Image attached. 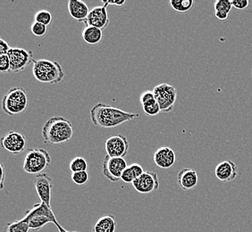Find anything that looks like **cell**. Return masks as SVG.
<instances>
[{
  "instance_id": "obj_1",
  "label": "cell",
  "mask_w": 252,
  "mask_h": 232,
  "mask_svg": "<svg viewBox=\"0 0 252 232\" xmlns=\"http://www.w3.org/2000/svg\"><path fill=\"white\" fill-rule=\"evenodd\" d=\"M90 116L94 125L104 129H114L126 121L134 120L140 115L124 111L107 104L98 103L91 109Z\"/></svg>"
},
{
  "instance_id": "obj_2",
  "label": "cell",
  "mask_w": 252,
  "mask_h": 232,
  "mask_svg": "<svg viewBox=\"0 0 252 232\" xmlns=\"http://www.w3.org/2000/svg\"><path fill=\"white\" fill-rule=\"evenodd\" d=\"M73 136V124L66 118L54 116L49 118L42 127V138L46 145L67 143Z\"/></svg>"
},
{
  "instance_id": "obj_3",
  "label": "cell",
  "mask_w": 252,
  "mask_h": 232,
  "mask_svg": "<svg viewBox=\"0 0 252 232\" xmlns=\"http://www.w3.org/2000/svg\"><path fill=\"white\" fill-rule=\"evenodd\" d=\"M32 74L36 81L50 85L61 83L65 75L63 67L59 62L49 59L34 60Z\"/></svg>"
},
{
  "instance_id": "obj_4",
  "label": "cell",
  "mask_w": 252,
  "mask_h": 232,
  "mask_svg": "<svg viewBox=\"0 0 252 232\" xmlns=\"http://www.w3.org/2000/svg\"><path fill=\"white\" fill-rule=\"evenodd\" d=\"M22 220L29 223L30 229L35 232L43 229L49 223H54L55 225L59 223L51 207L43 202L33 204V206L25 213Z\"/></svg>"
},
{
  "instance_id": "obj_5",
  "label": "cell",
  "mask_w": 252,
  "mask_h": 232,
  "mask_svg": "<svg viewBox=\"0 0 252 232\" xmlns=\"http://www.w3.org/2000/svg\"><path fill=\"white\" fill-rule=\"evenodd\" d=\"M29 98L24 87H15L5 95L2 100V109L10 116L21 115L27 109Z\"/></svg>"
},
{
  "instance_id": "obj_6",
  "label": "cell",
  "mask_w": 252,
  "mask_h": 232,
  "mask_svg": "<svg viewBox=\"0 0 252 232\" xmlns=\"http://www.w3.org/2000/svg\"><path fill=\"white\" fill-rule=\"evenodd\" d=\"M51 164L49 152L43 148H32L25 155L23 169L26 174L39 175Z\"/></svg>"
},
{
  "instance_id": "obj_7",
  "label": "cell",
  "mask_w": 252,
  "mask_h": 232,
  "mask_svg": "<svg viewBox=\"0 0 252 232\" xmlns=\"http://www.w3.org/2000/svg\"><path fill=\"white\" fill-rule=\"evenodd\" d=\"M156 101L159 105L161 113L173 111L177 99V90L174 86L167 83H161L153 88Z\"/></svg>"
},
{
  "instance_id": "obj_8",
  "label": "cell",
  "mask_w": 252,
  "mask_h": 232,
  "mask_svg": "<svg viewBox=\"0 0 252 232\" xmlns=\"http://www.w3.org/2000/svg\"><path fill=\"white\" fill-rule=\"evenodd\" d=\"M125 158L111 157L106 155L102 164V174L111 182H118L122 178L124 171L128 167Z\"/></svg>"
},
{
  "instance_id": "obj_9",
  "label": "cell",
  "mask_w": 252,
  "mask_h": 232,
  "mask_svg": "<svg viewBox=\"0 0 252 232\" xmlns=\"http://www.w3.org/2000/svg\"><path fill=\"white\" fill-rule=\"evenodd\" d=\"M11 63V73L24 72L30 63H33L34 55L32 50L12 48L8 53Z\"/></svg>"
},
{
  "instance_id": "obj_10",
  "label": "cell",
  "mask_w": 252,
  "mask_h": 232,
  "mask_svg": "<svg viewBox=\"0 0 252 232\" xmlns=\"http://www.w3.org/2000/svg\"><path fill=\"white\" fill-rule=\"evenodd\" d=\"M34 186L36 192L39 196L40 202L46 203L51 207V200L53 193V179L47 174L36 175L34 178Z\"/></svg>"
},
{
  "instance_id": "obj_11",
  "label": "cell",
  "mask_w": 252,
  "mask_h": 232,
  "mask_svg": "<svg viewBox=\"0 0 252 232\" xmlns=\"http://www.w3.org/2000/svg\"><path fill=\"white\" fill-rule=\"evenodd\" d=\"M1 145L13 155H20L26 148L27 140L25 136L16 131H10L1 139Z\"/></svg>"
},
{
  "instance_id": "obj_12",
  "label": "cell",
  "mask_w": 252,
  "mask_h": 232,
  "mask_svg": "<svg viewBox=\"0 0 252 232\" xmlns=\"http://www.w3.org/2000/svg\"><path fill=\"white\" fill-rule=\"evenodd\" d=\"M105 148L108 156L124 158L128 154L130 145L126 136L116 134L107 139Z\"/></svg>"
},
{
  "instance_id": "obj_13",
  "label": "cell",
  "mask_w": 252,
  "mask_h": 232,
  "mask_svg": "<svg viewBox=\"0 0 252 232\" xmlns=\"http://www.w3.org/2000/svg\"><path fill=\"white\" fill-rule=\"evenodd\" d=\"M132 186L137 192L151 194L159 189V180L155 173L144 172V174L132 182Z\"/></svg>"
},
{
  "instance_id": "obj_14",
  "label": "cell",
  "mask_w": 252,
  "mask_h": 232,
  "mask_svg": "<svg viewBox=\"0 0 252 232\" xmlns=\"http://www.w3.org/2000/svg\"><path fill=\"white\" fill-rule=\"evenodd\" d=\"M107 6V4L103 3V5L93 7L89 13L87 19L84 22L85 26H93L101 30L107 29L109 25Z\"/></svg>"
},
{
  "instance_id": "obj_15",
  "label": "cell",
  "mask_w": 252,
  "mask_h": 232,
  "mask_svg": "<svg viewBox=\"0 0 252 232\" xmlns=\"http://www.w3.org/2000/svg\"><path fill=\"white\" fill-rule=\"evenodd\" d=\"M217 179L223 182H230L237 177V166L231 160H225L217 165L215 169Z\"/></svg>"
},
{
  "instance_id": "obj_16",
  "label": "cell",
  "mask_w": 252,
  "mask_h": 232,
  "mask_svg": "<svg viewBox=\"0 0 252 232\" xmlns=\"http://www.w3.org/2000/svg\"><path fill=\"white\" fill-rule=\"evenodd\" d=\"M153 160L161 169H169L175 165L176 156L172 148L168 146H161L156 150Z\"/></svg>"
},
{
  "instance_id": "obj_17",
  "label": "cell",
  "mask_w": 252,
  "mask_h": 232,
  "mask_svg": "<svg viewBox=\"0 0 252 232\" xmlns=\"http://www.w3.org/2000/svg\"><path fill=\"white\" fill-rule=\"evenodd\" d=\"M177 181L181 189L188 191L196 188L199 183V176L196 170L185 168L177 175Z\"/></svg>"
},
{
  "instance_id": "obj_18",
  "label": "cell",
  "mask_w": 252,
  "mask_h": 232,
  "mask_svg": "<svg viewBox=\"0 0 252 232\" xmlns=\"http://www.w3.org/2000/svg\"><path fill=\"white\" fill-rule=\"evenodd\" d=\"M68 11L72 18L80 23H84L91 10L89 9L87 4L82 0H70L68 2Z\"/></svg>"
},
{
  "instance_id": "obj_19",
  "label": "cell",
  "mask_w": 252,
  "mask_h": 232,
  "mask_svg": "<svg viewBox=\"0 0 252 232\" xmlns=\"http://www.w3.org/2000/svg\"><path fill=\"white\" fill-rule=\"evenodd\" d=\"M117 222L111 215H104L97 219L93 225V232H116Z\"/></svg>"
},
{
  "instance_id": "obj_20",
  "label": "cell",
  "mask_w": 252,
  "mask_h": 232,
  "mask_svg": "<svg viewBox=\"0 0 252 232\" xmlns=\"http://www.w3.org/2000/svg\"><path fill=\"white\" fill-rule=\"evenodd\" d=\"M82 37L89 45H97L103 39V30L93 26H85L82 32Z\"/></svg>"
},
{
  "instance_id": "obj_21",
  "label": "cell",
  "mask_w": 252,
  "mask_h": 232,
  "mask_svg": "<svg viewBox=\"0 0 252 232\" xmlns=\"http://www.w3.org/2000/svg\"><path fill=\"white\" fill-rule=\"evenodd\" d=\"M30 231L31 229L29 223L21 219L19 221L7 223L4 228L3 232H30Z\"/></svg>"
},
{
  "instance_id": "obj_22",
  "label": "cell",
  "mask_w": 252,
  "mask_h": 232,
  "mask_svg": "<svg viewBox=\"0 0 252 232\" xmlns=\"http://www.w3.org/2000/svg\"><path fill=\"white\" fill-rule=\"evenodd\" d=\"M170 5L173 9L179 13H186L193 7V0H171Z\"/></svg>"
},
{
  "instance_id": "obj_23",
  "label": "cell",
  "mask_w": 252,
  "mask_h": 232,
  "mask_svg": "<svg viewBox=\"0 0 252 232\" xmlns=\"http://www.w3.org/2000/svg\"><path fill=\"white\" fill-rule=\"evenodd\" d=\"M69 168L72 174L77 172H86L88 170L87 161L83 156H76L70 162Z\"/></svg>"
},
{
  "instance_id": "obj_24",
  "label": "cell",
  "mask_w": 252,
  "mask_h": 232,
  "mask_svg": "<svg viewBox=\"0 0 252 232\" xmlns=\"http://www.w3.org/2000/svg\"><path fill=\"white\" fill-rule=\"evenodd\" d=\"M34 22L46 25L48 27L52 24L53 16L48 10H39L34 15Z\"/></svg>"
},
{
  "instance_id": "obj_25",
  "label": "cell",
  "mask_w": 252,
  "mask_h": 232,
  "mask_svg": "<svg viewBox=\"0 0 252 232\" xmlns=\"http://www.w3.org/2000/svg\"><path fill=\"white\" fill-rule=\"evenodd\" d=\"M141 107H142V110L144 112V114L147 116H156L161 113L159 105L156 100L144 104Z\"/></svg>"
},
{
  "instance_id": "obj_26",
  "label": "cell",
  "mask_w": 252,
  "mask_h": 232,
  "mask_svg": "<svg viewBox=\"0 0 252 232\" xmlns=\"http://www.w3.org/2000/svg\"><path fill=\"white\" fill-rule=\"evenodd\" d=\"M233 6L231 0H217L214 4L215 12H223L229 15Z\"/></svg>"
},
{
  "instance_id": "obj_27",
  "label": "cell",
  "mask_w": 252,
  "mask_h": 232,
  "mask_svg": "<svg viewBox=\"0 0 252 232\" xmlns=\"http://www.w3.org/2000/svg\"><path fill=\"white\" fill-rule=\"evenodd\" d=\"M71 179L73 183L76 184L77 186H83L88 183L90 176L86 172H77V173H73L71 175Z\"/></svg>"
},
{
  "instance_id": "obj_28",
  "label": "cell",
  "mask_w": 252,
  "mask_h": 232,
  "mask_svg": "<svg viewBox=\"0 0 252 232\" xmlns=\"http://www.w3.org/2000/svg\"><path fill=\"white\" fill-rule=\"evenodd\" d=\"M31 30L34 36L42 38L48 32V27L46 25H41L37 22H33L31 26Z\"/></svg>"
},
{
  "instance_id": "obj_29",
  "label": "cell",
  "mask_w": 252,
  "mask_h": 232,
  "mask_svg": "<svg viewBox=\"0 0 252 232\" xmlns=\"http://www.w3.org/2000/svg\"><path fill=\"white\" fill-rule=\"evenodd\" d=\"M0 72L2 73H11V63L8 55L0 56Z\"/></svg>"
},
{
  "instance_id": "obj_30",
  "label": "cell",
  "mask_w": 252,
  "mask_h": 232,
  "mask_svg": "<svg viewBox=\"0 0 252 232\" xmlns=\"http://www.w3.org/2000/svg\"><path fill=\"white\" fill-rule=\"evenodd\" d=\"M153 100H156L155 95L153 93V90H145V91L141 93V97H140V102H141V106L149 103V102L153 101Z\"/></svg>"
},
{
  "instance_id": "obj_31",
  "label": "cell",
  "mask_w": 252,
  "mask_h": 232,
  "mask_svg": "<svg viewBox=\"0 0 252 232\" xmlns=\"http://www.w3.org/2000/svg\"><path fill=\"white\" fill-rule=\"evenodd\" d=\"M121 179L126 183H132L135 180V176L129 166L124 171V173L122 174Z\"/></svg>"
},
{
  "instance_id": "obj_32",
  "label": "cell",
  "mask_w": 252,
  "mask_h": 232,
  "mask_svg": "<svg viewBox=\"0 0 252 232\" xmlns=\"http://www.w3.org/2000/svg\"><path fill=\"white\" fill-rule=\"evenodd\" d=\"M231 1L233 7L238 10L246 9L250 5L249 0H231Z\"/></svg>"
},
{
  "instance_id": "obj_33",
  "label": "cell",
  "mask_w": 252,
  "mask_h": 232,
  "mask_svg": "<svg viewBox=\"0 0 252 232\" xmlns=\"http://www.w3.org/2000/svg\"><path fill=\"white\" fill-rule=\"evenodd\" d=\"M129 167L131 168V172L134 174L136 179L139 178L140 176H141L142 174H144L143 168H142L141 165H139V164H131V165H129Z\"/></svg>"
},
{
  "instance_id": "obj_34",
  "label": "cell",
  "mask_w": 252,
  "mask_h": 232,
  "mask_svg": "<svg viewBox=\"0 0 252 232\" xmlns=\"http://www.w3.org/2000/svg\"><path fill=\"white\" fill-rule=\"evenodd\" d=\"M11 47L5 41V39H0V56H4V55H8Z\"/></svg>"
},
{
  "instance_id": "obj_35",
  "label": "cell",
  "mask_w": 252,
  "mask_h": 232,
  "mask_svg": "<svg viewBox=\"0 0 252 232\" xmlns=\"http://www.w3.org/2000/svg\"><path fill=\"white\" fill-rule=\"evenodd\" d=\"M102 3H105L107 5H118V6H122V5H126V1H120V2H117V1H106V0H102Z\"/></svg>"
},
{
  "instance_id": "obj_36",
  "label": "cell",
  "mask_w": 252,
  "mask_h": 232,
  "mask_svg": "<svg viewBox=\"0 0 252 232\" xmlns=\"http://www.w3.org/2000/svg\"><path fill=\"white\" fill-rule=\"evenodd\" d=\"M215 15L220 21H225L227 19L229 15L226 13H223V12H215Z\"/></svg>"
},
{
  "instance_id": "obj_37",
  "label": "cell",
  "mask_w": 252,
  "mask_h": 232,
  "mask_svg": "<svg viewBox=\"0 0 252 232\" xmlns=\"http://www.w3.org/2000/svg\"><path fill=\"white\" fill-rule=\"evenodd\" d=\"M1 171H2V179H1V189L4 188V180H5V172L3 165H1Z\"/></svg>"
},
{
  "instance_id": "obj_38",
  "label": "cell",
  "mask_w": 252,
  "mask_h": 232,
  "mask_svg": "<svg viewBox=\"0 0 252 232\" xmlns=\"http://www.w3.org/2000/svg\"><path fill=\"white\" fill-rule=\"evenodd\" d=\"M56 226H57V228L59 229V232H69V231H67V230H65L64 228L62 227L59 223H57L56 224Z\"/></svg>"
},
{
  "instance_id": "obj_39",
  "label": "cell",
  "mask_w": 252,
  "mask_h": 232,
  "mask_svg": "<svg viewBox=\"0 0 252 232\" xmlns=\"http://www.w3.org/2000/svg\"></svg>"
}]
</instances>
